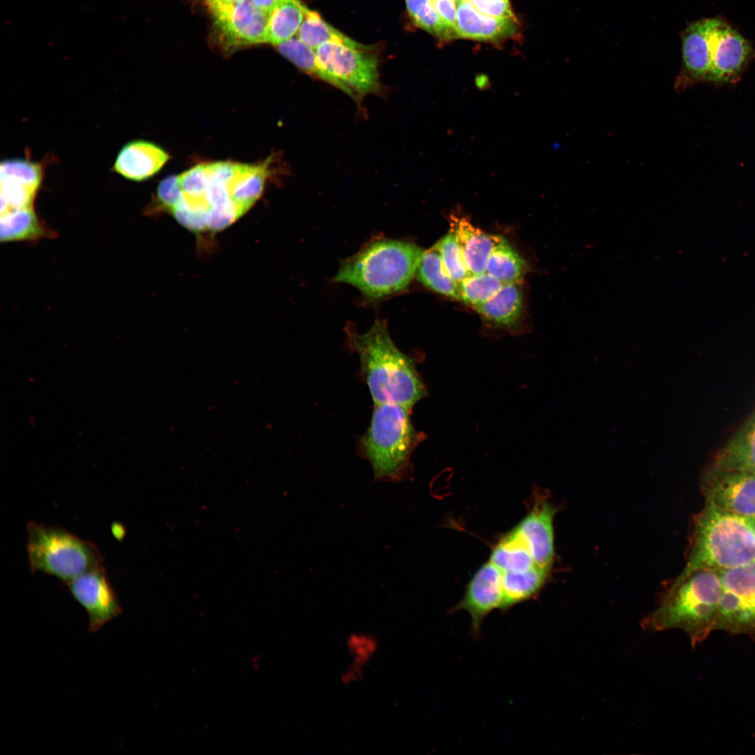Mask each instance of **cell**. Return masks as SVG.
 Wrapping results in <instances>:
<instances>
[{"label": "cell", "mask_w": 755, "mask_h": 755, "mask_svg": "<svg viewBox=\"0 0 755 755\" xmlns=\"http://www.w3.org/2000/svg\"><path fill=\"white\" fill-rule=\"evenodd\" d=\"M345 332L348 347L359 357L361 375L374 405L397 403L412 408L426 397L427 390L414 359L395 345L384 320L376 319L364 333L352 324Z\"/></svg>", "instance_id": "cell-1"}, {"label": "cell", "mask_w": 755, "mask_h": 755, "mask_svg": "<svg viewBox=\"0 0 755 755\" xmlns=\"http://www.w3.org/2000/svg\"><path fill=\"white\" fill-rule=\"evenodd\" d=\"M424 252L411 242L375 238L343 261L333 281L356 287L368 300L380 299L408 286Z\"/></svg>", "instance_id": "cell-2"}, {"label": "cell", "mask_w": 755, "mask_h": 755, "mask_svg": "<svg viewBox=\"0 0 755 755\" xmlns=\"http://www.w3.org/2000/svg\"><path fill=\"white\" fill-rule=\"evenodd\" d=\"M755 561V522L706 503L696 517L686 566L673 581L703 569L724 570Z\"/></svg>", "instance_id": "cell-3"}, {"label": "cell", "mask_w": 755, "mask_h": 755, "mask_svg": "<svg viewBox=\"0 0 755 755\" xmlns=\"http://www.w3.org/2000/svg\"><path fill=\"white\" fill-rule=\"evenodd\" d=\"M721 596V583L716 570L695 571L680 582H673L641 626L649 632L682 629L695 645L716 626Z\"/></svg>", "instance_id": "cell-4"}, {"label": "cell", "mask_w": 755, "mask_h": 755, "mask_svg": "<svg viewBox=\"0 0 755 755\" xmlns=\"http://www.w3.org/2000/svg\"><path fill=\"white\" fill-rule=\"evenodd\" d=\"M411 409L397 403L374 405L358 451L371 465L375 481L397 482L410 475L412 454L424 438L412 423Z\"/></svg>", "instance_id": "cell-5"}, {"label": "cell", "mask_w": 755, "mask_h": 755, "mask_svg": "<svg viewBox=\"0 0 755 755\" xmlns=\"http://www.w3.org/2000/svg\"><path fill=\"white\" fill-rule=\"evenodd\" d=\"M27 552L32 573H43L66 583L103 566L104 557L92 542L59 526L30 522Z\"/></svg>", "instance_id": "cell-6"}, {"label": "cell", "mask_w": 755, "mask_h": 755, "mask_svg": "<svg viewBox=\"0 0 755 755\" xmlns=\"http://www.w3.org/2000/svg\"><path fill=\"white\" fill-rule=\"evenodd\" d=\"M315 52L323 69L332 78L334 87L355 101L380 92L378 60L368 50L327 43Z\"/></svg>", "instance_id": "cell-7"}, {"label": "cell", "mask_w": 755, "mask_h": 755, "mask_svg": "<svg viewBox=\"0 0 755 755\" xmlns=\"http://www.w3.org/2000/svg\"><path fill=\"white\" fill-rule=\"evenodd\" d=\"M721 583L716 626L755 631V561L717 571Z\"/></svg>", "instance_id": "cell-8"}, {"label": "cell", "mask_w": 755, "mask_h": 755, "mask_svg": "<svg viewBox=\"0 0 755 755\" xmlns=\"http://www.w3.org/2000/svg\"><path fill=\"white\" fill-rule=\"evenodd\" d=\"M710 68L705 81L733 84L740 79L754 50L746 38L720 18L706 19Z\"/></svg>", "instance_id": "cell-9"}, {"label": "cell", "mask_w": 755, "mask_h": 755, "mask_svg": "<svg viewBox=\"0 0 755 755\" xmlns=\"http://www.w3.org/2000/svg\"><path fill=\"white\" fill-rule=\"evenodd\" d=\"M704 489L706 503L755 522V473L714 467Z\"/></svg>", "instance_id": "cell-10"}, {"label": "cell", "mask_w": 755, "mask_h": 755, "mask_svg": "<svg viewBox=\"0 0 755 755\" xmlns=\"http://www.w3.org/2000/svg\"><path fill=\"white\" fill-rule=\"evenodd\" d=\"M65 584L73 598L87 612L91 633L97 632L122 614L104 567L87 572Z\"/></svg>", "instance_id": "cell-11"}, {"label": "cell", "mask_w": 755, "mask_h": 755, "mask_svg": "<svg viewBox=\"0 0 755 755\" xmlns=\"http://www.w3.org/2000/svg\"><path fill=\"white\" fill-rule=\"evenodd\" d=\"M210 12L228 46L266 43L269 13L257 8L251 0L222 6Z\"/></svg>", "instance_id": "cell-12"}, {"label": "cell", "mask_w": 755, "mask_h": 755, "mask_svg": "<svg viewBox=\"0 0 755 755\" xmlns=\"http://www.w3.org/2000/svg\"><path fill=\"white\" fill-rule=\"evenodd\" d=\"M557 508L548 498L534 497L531 508L515 527L535 563L550 572L554 558V518Z\"/></svg>", "instance_id": "cell-13"}, {"label": "cell", "mask_w": 755, "mask_h": 755, "mask_svg": "<svg viewBox=\"0 0 755 755\" xmlns=\"http://www.w3.org/2000/svg\"><path fill=\"white\" fill-rule=\"evenodd\" d=\"M503 605L501 572L489 560L476 571L466 586L462 599L452 611H467L471 617V633L477 637L486 616L494 610H502Z\"/></svg>", "instance_id": "cell-14"}, {"label": "cell", "mask_w": 755, "mask_h": 755, "mask_svg": "<svg viewBox=\"0 0 755 755\" xmlns=\"http://www.w3.org/2000/svg\"><path fill=\"white\" fill-rule=\"evenodd\" d=\"M42 178L38 164L21 159L2 161L0 166L1 213L32 208Z\"/></svg>", "instance_id": "cell-15"}, {"label": "cell", "mask_w": 755, "mask_h": 755, "mask_svg": "<svg viewBox=\"0 0 755 755\" xmlns=\"http://www.w3.org/2000/svg\"><path fill=\"white\" fill-rule=\"evenodd\" d=\"M682 62L674 84L682 92L705 81L710 68V49L706 19L689 24L681 34Z\"/></svg>", "instance_id": "cell-16"}, {"label": "cell", "mask_w": 755, "mask_h": 755, "mask_svg": "<svg viewBox=\"0 0 755 755\" xmlns=\"http://www.w3.org/2000/svg\"><path fill=\"white\" fill-rule=\"evenodd\" d=\"M169 159L159 145L147 141H132L120 150L113 169L126 179L143 181L158 173Z\"/></svg>", "instance_id": "cell-17"}, {"label": "cell", "mask_w": 755, "mask_h": 755, "mask_svg": "<svg viewBox=\"0 0 755 755\" xmlns=\"http://www.w3.org/2000/svg\"><path fill=\"white\" fill-rule=\"evenodd\" d=\"M516 20L483 14L470 0L458 3L456 33L458 38L498 41L513 36L517 29Z\"/></svg>", "instance_id": "cell-18"}, {"label": "cell", "mask_w": 755, "mask_h": 755, "mask_svg": "<svg viewBox=\"0 0 755 755\" xmlns=\"http://www.w3.org/2000/svg\"><path fill=\"white\" fill-rule=\"evenodd\" d=\"M451 229L456 236L469 274L484 273L488 258L502 237L482 231L465 217L452 216Z\"/></svg>", "instance_id": "cell-19"}, {"label": "cell", "mask_w": 755, "mask_h": 755, "mask_svg": "<svg viewBox=\"0 0 755 755\" xmlns=\"http://www.w3.org/2000/svg\"><path fill=\"white\" fill-rule=\"evenodd\" d=\"M714 467L755 473V410L718 452Z\"/></svg>", "instance_id": "cell-20"}, {"label": "cell", "mask_w": 755, "mask_h": 755, "mask_svg": "<svg viewBox=\"0 0 755 755\" xmlns=\"http://www.w3.org/2000/svg\"><path fill=\"white\" fill-rule=\"evenodd\" d=\"M474 308L482 318L494 325L515 326L523 311L520 283L503 284L494 296Z\"/></svg>", "instance_id": "cell-21"}, {"label": "cell", "mask_w": 755, "mask_h": 755, "mask_svg": "<svg viewBox=\"0 0 755 755\" xmlns=\"http://www.w3.org/2000/svg\"><path fill=\"white\" fill-rule=\"evenodd\" d=\"M271 158L261 164L238 163L229 183L231 198L245 213L261 196L269 171Z\"/></svg>", "instance_id": "cell-22"}, {"label": "cell", "mask_w": 755, "mask_h": 755, "mask_svg": "<svg viewBox=\"0 0 755 755\" xmlns=\"http://www.w3.org/2000/svg\"><path fill=\"white\" fill-rule=\"evenodd\" d=\"M501 572L503 589L502 611L535 597L549 574L539 567L525 571Z\"/></svg>", "instance_id": "cell-23"}, {"label": "cell", "mask_w": 755, "mask_h": 755, "mask_svg": "<svg viewBox=\"0 0 755 755\" xmlns=\"http://www.w3.org/2000/svg\"><path fill=\"white\" fill-rule=\"evenodd\" d=\"M489 560L503 572L525 571L539 567L515 527L499 538L491 549Z\"/></svg>", "instance_id": "cell-24"}, {"label": "cell", "mask_w": 755, "mask_h": 755, "mask_svg": "<svg viewBox=\"0 0 755 755\" xmlns=\"http://www.w3.org/2000/svg\"><path fill=\"white\" fill-rule=\"evenodd\" d=\"M305 7L299 0H282L269 13L266 43L277 45L297 34Z\"/></svg>", "instance_id": "cell-25"}, {"label": "cell", "mask_w": 755, "mask_h": 755, "mask_svg": "<svg viewBox=\"0 0 755 755\" xmlns=\"http://www.w3.org/2000/svg\"><path fill=\"white\" fill-rule=\"evenodd\" d=\"M296 36L308 47L316 49L319 45L333 43L348 47L365 49L366 46L345 36L326 22L316 11L305 7L303 20Z\"/></svg>", "instance_id": "cell-26"}, {"label": "cell", "mask_w": 755, "mask_h": 755, "mask_svg": "<svg viewBox=\"0 0 755 755\" xmlns=\"http://www.w3.org/2000/svg\"><path fill=\"white\" fill-rule=\"evenodd\" d=\"M416 274L418 280L431 290L459 300V283L447 273L435 246L424 252Z\"/></svg>", "instance_id": "cell-27"}, {"label": "cell", "mask_w": 755, "mask_h": 755, "mask_svg": "<svg viewBox=\"0 0 755 755\" xmlns=\"http://www.w3.org/2000/svg\"><path fill=\"white\" fill-rule=\"evenodd\" d=\"M526 269L524 260L502 238L488 258L485 272L503 284L520 283Z\"/></svg>", "instance_id": "cell-28"}, {"label": "cell", "mask_w": 755, "mask_h": 755, "mask_svg": "<svg viewBox=\"0 0 755 755\" xmlns=\"http://www.w3.org/2000/svg\"><path fill=\"white\" fill-rule=\"evenodd\" d=\"M44 235L32 208L9 211L1 215L2 242L35 239Z\"/></svg>", "instance_id": "cell-29"}, {"label": "cell", "mask_w": 755, "mask_h": 755, "mask_svg": "<svg viewBox=\"0 0 755 755\" xmlns=\"http://www.w3.org/2000/svg\"><path fill=\"white\" fill-rule=\"evenodd\" d=\"M276 46L277 50L303 72L334 87V82L319 62L315 50L294 36Z\"/></svg>", "instance_id": "cell-30"}, {"label": "cell", "mask_w": 755, "mask_h": 755, "mask_svg": "<svg viewBox=\"0 0 755 755\" xmlns=\"http://www.w3.org/2000/svg\"><path fill=\"white\" fill-rule=\"evenodd\" d=\"M459 285V300L475 308L494 296L503 283L484 272L468 275Z\"/></svg>", "instance_id": "cell-31"}, {"label": "cell", "mask_w": 755, "mask_h": 755, "mask_svg": "<svg viewBox=\"0 0 755 755\" xmlns=\"http://www.w3.org/2000/svg\"><path fill=\"white\" fill-rule=\"evenodd\" d=\"M405 2L408 13L417 27L442 40L451 39L433 0H405Z\"/></svg>", "instance_id": "cell-32"}, {"label": "cell", "mask_w": 755, "mask_h": 755, "mask_svg": "<svg viewBox=\"0 0 755 755\" xmlns=\"http://www.w3.org/2000/svg\"><path fill=\"white\" fill-rule=\"evenodd\" d=\"M434 246L438 250L444 267L452 280L459 284L470 275L456 236L452 229Z\"/></svg>", "instance_id": "cell-33"}, {"label": "cell", "mask_w": 755, "mask_h": 755, "mask_svg": "<svg viewBox=\"0 0 755 755\" xmlns=\"http://www.w3.org/2000/svg\"><path fill=\"white\" fill-rule=\"evenodd\" d=\"M181 198V189L178 175H169L159 184L155 206L160 210L171 213Z\"/></svg>", "instance_id": "cell-34"}, {"label": "cell", "mask_w": 755, "mask_h": 755, "mask_svg": "<svg viewBox=\"0 0 755 755\" xmlns=\"http://www.w3.org/2000/svg\"><path fill=\"white\" fill-rule=\"evenodd\" d=\"M347 647L354 660L352 663L362 667L374 654L377 642L368 634H353L348 639Z\"/></svg>", "instance_id": "cell-35"}, {"label": "cell", "mask_w": 755, "mask_h": 755, "mask_svg": "<svg viewBox=\"0 0 755 755\" xmlns=\"http://www.w3.org/2000/svg\"><path fill=\"white\" fill-rule=\"evenodd\" d=\"M433 3L451 39L457 38V0H433Z\"/></svg>", "instance_id": "cell-36"}, {"label": "cell", "mask_w": 755, "mask_h": 755, "mask_svg": "<svg viewBox=\"0 0 755 755\" xmlns=\"http://www.w3.org/2000/svg\"><path fill=\"white\" fill-rule=\"evenodd\" d=\"M480 12L489 16L516 20L509 0H470Z\"/></svg>", "instance_id": "cell-37"}, {"label": "cell", "mask_w": 755, "mask_h": 755, "mask_svg": "<svg viewBox=\"0 0 755 755\" xmlns=\"http://www.w3.org/2000/svg\"><path fill=\"white\" fill-rule=\"evenodd\" d=\"M209 10L211 11L217 8L230 6L243 2L245 0H204Z\"/></svg>", "instance_id": "cell-38"}, {"label": "cell", "mask_w": 755, "mask_h": 755, "mask_svg": "<svg viewBox=\"0 0 755 755\" xmlns=\"http://www.w3.org/2000/svg\"><path fill=\"white\" fill-rule=\"evenodd\" d=\"M259 9L270 13L272 9L282 0H251Z\"/></svg>", "instance_id": "cell-39"}, {"label": "cell", "mask_w": 755, "mask_h": 755, "mask_svg": "<svg viewBox=\"0 0 755 755\" xmlns=\"http://www.w3.org/2000/svg\"><path fill=\"white\" fill-rule=\"evenodd\" d=\"M111 533L118 541H122L125 536L124 526L119 522H113L110 526Z\"/></svg>", "instance_id": "cell-40"}, {"label": "cell", "mask_w": 755, "mask_h": 755, "mask_svg": "<svg viewBox=\"0 0 755 755\" xmlns=\"http://www.w3.org/2000/svg\"><path fill=\"white\" fill-rule=\"evenodd\" d=\"M475 84L480 90H487L491 87L489 78L484 75H478L475 78Z\"/></svg>", "instance_id": "cell-41"}, {"label": "cell", "mask_w": 755, "mask_h": 755, "mask_svg": "<svg viewBox=\"0 0 755 755\" xmlns=\"http://www.w3.org/2000/svg\"><path fill=\"white\" fill-rule=\"evenodd\" d=\"M467 1V0H457L458 2H461V1Z\"/></svg>", "instance_id": "cell-42"}]
</instances>
